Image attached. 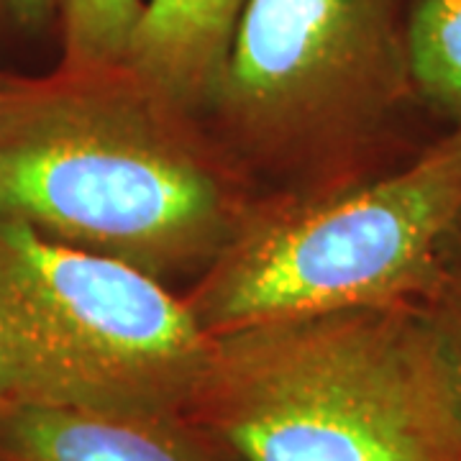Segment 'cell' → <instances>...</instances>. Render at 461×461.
Returning <instances> with one entry per match:
<instances>
[{
  "instance_id": "cell-6",
  "label": "cell",
  "mask_w": 461,
  "mask_h": 461,
  "mask_svg": "<svg viewBox=\"0 0 461 461\" xmlns=\"http://www.w3.org/2000/svg\"><path fill=\"white\" fill-rule=\"evenodd\" d=\"M185 418L0 400V461H221Z\"/></svg>"
},
{
  "instance_id": "cell-2",
  "label": "cell",
  "mask_w": 461,
  "mask_h": 461,
  "mask_svg": "<svg viewBox=\"0 0 461 461\" xmlns=\"http://www.w3.org/2000/svg\"><path fill=\"white\" fill-rule=\"evenodd\" d=\"M123 67L0 75V218L154 280L221 251L230 205Z\"/></svg>"
},
{
  "instance_id": "cell-10",
  "label": "cell",
  "mask_w": 461,
  "mask_h": 461,
  "mask_svg": "<svg viewBox=\"0 0 461 461\" xmlns=\"http://www.w3.org/2000/svg\"><path fill=\"white\" fill-rule=\"evenodd\" d=\"M420 308L438 339L461 412V229L446 251L438 277L420 300Z\"/></svg>"
},
{
  "instance_id": "cell-11",
  "label": "cell",
  "mask_w": 461,
  "mask_h": 461,
  "mask_svg": "<svg viewBox=\"0 0 461 461\" xmlns=\"http://www.w3.org/2000/svg\"><path fill=\"white\" fill-rule=\"evenodd\" d=\"M0 18L23 33H39L57 18V0H0Z\"/></svg>"
},
{
  "instance_id": "cell-8",
  "label": "cell",
  "mask_w": 461,
  "mask_h": 461,
  "mask_svg": "<svg viewBox=\"0 0 461 461\" xmlns=\"http://www.w3.org/2000/svg\"><path fill=\"white\" fill-rule=\"evenodd\" d=\"M405 51L418 103L461 129V0H411Z\"/></svg>"
},
{
  "instance_id": "cell-9",
  "label": "cell",
  "mask_w": 461,
  "mask_h": 461,
  "mask_svg": "<svg viewBox=\"0 0 461 461\" xmlns=\"http://www.w3.org/2000/svg\"><path fill=\"white\" fill-rule=\"evenodd\" d=\"M141 11L144 0H57L65 50L62 67H123Z\"/></svg>"
},
{
  "instance_id": "cell-3",
  "label": "cell",
  "mask_w": 461,
  "mask_h": 461,
  "mask_svg": "<svg viewBox=\"0 0 461 461\" xmlns=\"http://www.w3.org/2000/svg\"><path fill=\"white\" fill-rule=\"evenodd\" d=\"M211 348L159 280L0 218V400L185 418Z\"/></svg>"
},
{
  "instance_id": "cell-7",
  "label": "cell",
  "mask_w": 461,
  "mask_h": 461,
  "mask_svg": "<svg viewBox=\"0 0 461 461\" xmlns=\"http://www.w3.org/2000/svg\"><path fill=\"white\" fill-rule=\"evenodd\" d=\"M247 0H144L123 69L167 111L215 98Z\"/></svg>"
},
{
  "instance_id": "cell-4",
  "label": "cell",
  "mask_w": 461,
  "mask_h": 461,
  "mask_svg": "<svg viewBox=\"0 0 461 461\" xmlns=\"http://www.w3.org/2000/svg\"><path fill=\"white\" fill-rule=\"evenodd\" d=\"M461 229V129L411 162L254 230L205 282L211 336L269 321L420 303Z\"/></svg>"
},
{
  "instance_id": "cell-5",
  "label": "cell",
  "mask_w": 461,
  "mask_h": 461,
  "mask_svg": "<svg viewBox=\"0 0 461 461\" xmlns=\"http://www.w3.org/2000/svg\"><path fill=\"white\" fill-rule=\"evenodd\" d=\"M411 0H247L215 98L257 131L323 123L372 136L418 100Z\"/></svg>"
},
{
  "instance_id": "cell-1",
  "label": "cell",
  "mask_w": 461,
  "mask_h": 461,
  "mask_svg": "<svg viewBox=\"0 0 461 461\" xmlns=\"http://www.w3.org/2000/svg\"><path fill=\"white\" fill-rule=\"evenodd\" d=\"M241 461H461V412L420 303L213 336L185 415Z\"/></svg>"
}]
</instances>
